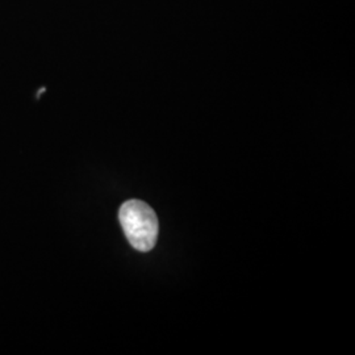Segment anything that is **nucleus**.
I'll list each match as a JSON object with an SVG mask.
<instances>
[{
    "label": "nucleus",
    "instance_id": "1",
    "mask_svg": "<svg viewBox=\"0 0 355 355\" xmlns=\"http://www.w3.org/2000/svg\"><path fill=\"white\" fill-rule=\"evenodd\" d=\"M121 228L129 243L139 252H150L158 237V218L149 205L129 200L119 211Z\"/></svg>",
    "mask_w": 355,
    "mask_h": 355
}]
</instances>
